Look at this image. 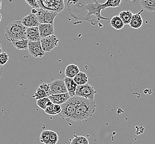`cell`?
Wrapping results in <instances>:
<instances>
[{
    "instance_id": "cell-34",
    "label": "cell",
    "mask_w": 155,
    "mask_h": 144,
    "mask_svg": "<svg viewBox=\"0 0 155 144\" xmlns=\"http://www.w3.org/2000/svg\"><path fill=\"white\" fill-rule=\"evenodd\" d=\"M1 8H2V1L0 0V10L1 9Z\"/></svg>"
},
{
    "instance_id": "cell-27",
    "label": "cell",
    "mask_w": 155,
    "mask_h": 144,
    "mask_svg": "<svg viewBox=\"0 0 155 144\" xmlns=\"http://www.w3.org/2000/svg\"><path fill=\"white\" fill-rule=\"evenodd\" d=\"M72 141H75L78 144H90L87 138L82 136H75Z\"/></svg>"
},
{
    "instance_id": "cell-31",
    "label": "cell",
    "mask_w": 155,
    "mask_h": 144,
    "mask_svg": "<svg viewBox=\"0 0 155 144\" xmlns=\"http://www.w3.org/2000/svg\"><path fill=\"white\" fill-rule=\"evenodd\" d=\"M54 110L57 115H59L61 111V106L59 104H54Z\"/></svg>"
},
{
    "instance_id": "cell-7",
    "label": "cell",
    "mask_w": 155,
    "mask_h": 144,
    "mask_svg": "<svg viewBox=\"0 0 155 144\" xmlns=\"http://www.w3.org/2000/svg\"><path fill=\"white\" fill-rule=\"evenodd\" d=\"M28 50L29 54L36 58H42L45 54L41 47V41H29Z\"/></svg>"
},
{
    "instance_id": "cell-1",
    "label": "cell",
    "mask_w": 155,
    "mask_h": 144,
    "mask_svg": "<svg viewBox=\"0 0 155 144\" xmlns=\"http://www.w3.org/2000/svg\"><path fill=\"white\" fill-rule=\"evenodd\" d=\"M96 109V105L94 100L79 97L76 111L71 121L80 122L87 119L93 116Z\"/></svg>"
},
{
    "instance_id": "cell-9",
    "label": "cell",
    "mask_w": 155,
    "mask_h": 144,
    "mask_svg": "<svg viewBox=\"0 0 155 144\" xmlns=\"http://www.w3.org/2000/svg\"><path fill=\"white\" fill-rule=\"evenodd\" d=\"M41 38L54 35V27L53 24L40 23L38 26Z\"/></svg>"
},
{
    "instance_id": "cell-28",
    "label": "cell",
    "mask_w": 155,
    "mask_h": 144,
    "mask_svg": "<svg viewBox=\"0 0 155 144\" xmlns=\"http://www.w3.org/2000/svg\"><path fill=\"white\" fill-rule=\"evenodd\" d=\"M54 104L53 103L51 105L48 106L47 108L44 110L45 113L50 115H56L57 114L54 111Z\"/></svg>"
},
{
    "instance_id": "cell-10",
    "label": "cell",
    "mask_w": 155,
    "mask_h": 144,
    "mask_svg": "<svg viewBox=\"0 0 155 144\" xmlns=\"http://www.w3.org/2000/svg\"><path fill=\"white\" fill-rule=\"evenodd\" d=\"M21 21L22 24L27 28L38 27L40 25L37 16L31 13H29L27 16H25Z\"/></svg>"
},
{
    "instance_id": "cell-33",
    "label": "cell",
    "mask_w": 155,
    "mask_h": 144,
    "mask_svg": "<svg viewBox=\"0 0 155 144\" xmlns=\"http://www.w3.org/2000/svg\"><path fill=\"white\" fill-rule=\"evenodd\" d=\"M70 144H78V142H75V141H72V140L71 142V143H70Z\"/></svg>"
},
{
    "instance_id": "cell-16",
    "label": "cell",
    "mask_w": 155,
    "mask_h": 144,
    "mask_svg": "<svg viewBox=\"0 0 155 144\" xmlns=\"http://www.w3.org/2000/svg\"><path fill=\"white\" fill-rule=\"evenodd\" d=\"M140 3L143 9L147 12H155V0H140Z\"/></svg>"
},
{
    "instance_id": "cell-12",
    "label": "cell",
    "mask_w": 155,
    "mask_h": 144,
    "mask_svg": "<svg viewBox=\"0 0 155 144\" xmlns=\"http://www.w3.org/2000/svg\"><path fill=\"white\" fill-rule=\"evenodd\" d=\"M50 101H51L54 104L61 105L65 103L71 98L68 93L64 94H53L50 95L49 97Z\"/></svg>"
},
{
    "instance_id": "cell-5",
    "label": "cell",
    "mask_w": 155,
    "mask_h": 144,
    "mask_svg": "<svg viewBox=\"0 0 155 144\" xmlns=\"http://www.w3.org/2000/svg\"><path fill=\"white\" fill-rule=\"evenodd\" d=\"M96 93V91H95L93 86L87 83L86 84L78 85L75 96L93 100Z\"/></svg>"
},
{
    "instance_id": "cell-13",
    "label": "cell",
    "mask_w": 155,
    "mask_h": 144,
    "mask_svg": "<svg viewBox=\"0 0 155 144\" xmlns=\"http://www.w3.org/2000/svg\"><path fill=\"white\" fill-rule=\"evenodd\" d=\"M64 79L65 82L68 93L70 95L71 97H74L78 85L76 83V82L74 81L73 78H70L66 77Z\"/></svg>"
},
{
    "instance_id": "cell-23",
    "label": "cell",
    "mask_w": 155,
    "mask_h": 144,
    "mask_svg": "<svg viewBox=\"0 0 155 144\" xmlns=\"http://www.w3.org/2000/svg\"><path fill=\"white\" fill-rule=\"evenodd\" d=\"M50 131L51 130H44L41 132L40 136V141L41 143L45 144L49 143L50 136Z\"/></svg>"
},
{
    "instance_id": "cell-2",
    "label": "cell",
    "mask_w": 155,
    "mask_h": 144,
    "mask_svg": "<svg viewBox=\"0 0 155 144\" xmlns=\"http://www.w3.org/2000/svg\"><path fill=\"white\" fill-rule=\"evenodd\" d=\"M26 29L27 27L22 24V21H16L11 22L5 28L4 38L11 42L21 39H27Z\"/></svg>"
},
{
    "instance_id": "cell-8",
    "label": "cell",
    "mask_w": 155,
    "mask_h": 144,
    "mask_svg": "<svg viewBox=\"0 0 155 144\" xmlns=\"http://www.w3.org/2000/svg\"><path fill=\"white\" fill-rule=\"evenodd\" d=\"M50 95L68 93L64 79H56L50 83Z\"/></svg>"
},
{
    "instance_id": "cell-22",
    "label": "cell",
    "mask_w": 155,
    "mask_h": 144,
    "mask_svg": "<svg viewBox=\"0 0 155 144\" xmlns=\"http://www.w3.org/2000/svg\"><path fill=\"white\" fill-rule=\"evenodd\" d=\"M121 0H107L105 3L103 4L104 9L108 7H117L120 6Z\"/></svg>"
},
{
    "instance_id": "cell-14",
    "label": "cell",
    "mask_w": 155,
    "mask_h": 144,
    "mask_svg": "<svg viewBox=\"0 0 155 144\" xmlns=\"http://www.w3.org/2000/svg\"><path fill=\"white\" fill-rule=\"evenodd\" d=\"M141 12L133 14L132 19H131L129 26L131 28L134 29H139L140 28L143 24V20L141 16Z\"/></svg>"
},
{
    "instance_id": "cell-24",
    "label": "cell",
    "mask_w": 155,
    "mask_h": 144,
    "mask_svg": "<svg viewBox=\"0 0 155 144\" xmlns=\"http://www.w3.org/2000/svg\"><path fill=\"white\" fill-rule=\"evenodd\" d=\"M37 104L38 106L41 108V109L45 110V109L47 108V103L49 101L50 99L49 97L43 98H41L38 100H37Z\"/></svg>"
},
{
    "instance_id": "cell-15",
    "label": "cell",
    "mask_w": 155,
    "mask_h": 144,
    "mask_svg": "<svg viewBox=\"0 0 155 144\" xmlns=\"http://www.w3.org/2000/svg\"><path fill=\"white\" fill-rule=\"evenodd\" d=\"M80 72V69L77 65L71 64L66 67L65 70V74L66 77L74 78Z\"/></svg>"
},
{
    "instance_id": "cell-18",
    "label": "cell",
    "mask_w": 155,
    "mask_h": 144,
    "mask_svg": "<svg viewBox=\"0 0 155 144\" xmlns=\"http://www.w3.org/2000/svg\"><path fill=\"white\" fill-rule=\"evenodd\" d=\"M28 41L27 39H21L16 41H13V46L18 50H27L28 48Z\"/></svg>"
},
{
    "instance_id": "cell-35",
    "label": "cell",
    "mask_w": 155,
    "mask_h": 144,
    "mask_svg": "<svg viewBox=\"0 0 155 144\" xmlns=\"http://www.w3.org/2000/svg\"><path fill=\"white\" fill-rule=\"evenodd\" d=\"M2 52V46H1V44L0 43V53Z\"/></svg>"
},
{
    "instance_id": "cell-17",
    "label": "cell",
    "mask_w": 155,
    "mask_h": 144,
    "mask_svg": "<svg viewBox=\"0 0 155 144\" xmlns=\"http://www.w3.org/2000/svg\"><path fill=\"white\" fill-rule=\"evenodd\" d=\"M73 79L78 85L86 84L88 83V76L85 73L80 72Z\"/></svg>"
},
{
    "instance_id": "cell-26",
    "label": "cell",
    "mask_w": 155,
    "mask_h": 144,
    "mask_svg": "<svg viewBox=\"0 0 155 144\" xmlns=\"http://www.w3.org/2000/svg\"><path fill=\"white\" fill-rule=\"evenodd\" d=\"M59 140V136L57 133L53 131H50V136L49 143L48 144H56Z\"/></svg>"
},
{
    "instance_id": "cell-29",
    "label": "cell",
    "mask_w": 155,
    "mask_h": 144,
    "mask_svg": "<svg viewBox=\"0 0 155 144\" xmlns=\"http://www.w3.org/2000/svg\"><path fill=\"white\" fill-rule=\"evenodd\" d=\"M25 2L28 4L29 6L31 7L33 9L39 8V6L37 3V0H25Z\"/></svg>"
},
{
    "instance_id": "cell-25",
    "label": "cell",
    "mask_w": 155,
    "mask_h": 144,
    "mask_svg": "<svg viewBox=\"0 0 155 144\" xmlns=\"http://www.w3.org/2000/svg\"><path fill=\"white\" fill-rule=\"evenodd\" d=\"M9 60V55L5 52H2L0 53V65L4 66L6 64Z\"/></svg>"
},
{
    "instance_id": "cell-36",
    "label": "cell",
    "mask_w": 155,
    "mask_h": 144,
    "mask_svg": "<svg viewBox=\"0 0 155 144\" xmlns=\"http://www.w3.org/2000/svg\"><path fill=\"white\" fill-rule=\"evenodd\" d=\"M2 15L0 13V22H1V20H2Z\"/></svg>"
},
{
    "instance_id": "cell-21",
    "label": "cell",
    "mask_w": 155,
    "mask_h": 144,
    "mask_svg": "<svg viewBox=\"0 0 155 144\" xmlns=\"http://www.w3.org/2000/svg\"><path fill=\"white\" fill-rule=\"evenodd\" d=\"M48 97H49V95L47 92L44 91L43 89L39 87L37 89V91L35 92V94L33 96V98H35L36 100H38L41 98Z\"/></svg>"
},
{
    "instance_id": "cell-3",
    "label": "cell",
    "mask_w": 155,
    "mask_h": 144,
    "mask_svg": "<svg viewBox=\"0 0 155 144\" xmlns=\"http://www.w3.org/2000/svg\"><path fill=\"white\" fill-rule=\"evenodd\" d=\"M78 99L79 97L74 96L70 98L65 103L61 104V111L58 115L66 121H71L76 111Z\"/></svg>"
},
{
    "instance_id": "cell-20",
    "label": "cell",
    "mask_w": 155,
    "mask_h": 144,
    "mask_svg": "<svg viewBox=\"0 0 155 144\" xmlns=\"http://www.w3.org/2000/svg\"><path fill=\"white\" fill-rule=\"evenodd\" d=\"M133 15V13L130 11H123L119 13V16L125 25H129Z\"/></svg>"
},
{
    "instance_id": "cell-11",
    "label": "cell",
    "mask_w": 155,
    "mask_h": 144,
    "mask_svg": "<svg viewBox=\"0 0 155 144\" xmlns=\"http://www.w3.org/2000/svg\"><path fill=\"white\" fill-rule=\"evenodd\" d=\"M26 37L29 41H41V37L38 27L27 28Z\"/></svg>"
},
{
    "instance_id": "cell-30",
    "label": "cell",
    "mask_w": 155,
    "mask_h": 144,
    "mask_svg": "<svg viewBox=\"0 0 155 144\" xmlns=\"http://www.w3.org/2000/svg\"><path fill=\"white\" fill-rule=\"evenodd\" d=\"M39 87L42 88V89H43L44 90L47 92L49 96L50 95V83H43L40 84Z\"/></svg>"
},
{
    "instance_id": "cell-19",
    "label": "cell",
    "mask_w": 155,
    "mask_h": 144,
    "mask_svg": "<svg viewBox=\"0 0 155 144\" xmlns=\"http://www.w3.org/2000/svg\"><path fill=\"white\" fill-rule=\"evenodd\" d=\"M110 25L116 30H120L124 27L125 24L119 16H115L110 19Z\"/></svg>"
},
{
    "instance_id": "cell-6",
    "label": "cell",
    "mask_w": 155,
    "mask_h": 144,
    "mask_svg": "<svg viewBox=\"0 0 155 144\" xmlns=\"http://www.w3.org/2000/svg\"><path fill=\"white\" fill-rule=\"evenodd\" d=\"M60 40L54 35L46 37L41 38V45L45 52H49L58 46Z\"/></svg>"
},
{
    "instance_id": "cell-32",
    "label": "cell",
    "mask_w": 155,
    "mask_h": 144,
    "mask_svg": "<svg viewBox=\"0 0 155 144\" xmlns=\"http://www.w3.org/2000/svg\"><path fill=\"white\" fill-rule=\"evenodd\" d=\"M3 73V66L0 65V79L1 78L2 75Z\"/></svg>"
},
{
    "instance_id": "cell-4",
    "label": "cell",
    "mask_w": 155,
    "mask_h": 144,
    "mask_svg": "<svg viewBox=\"0 0 155 144\" xmlns=\"http://www.w3.org/2000/svg\"><path fill=\"white\" fill-rule=\"evenodd\" d=\"M37 13L35 15L38 19L40 23H50L54 25V21L58 13L54 11H51L42 8H38Z\"/></svg>"
}]
</instances>
